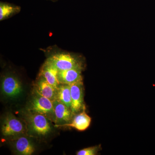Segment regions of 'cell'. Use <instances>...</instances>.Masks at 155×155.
Masks as SVG:
<instances>
[{
    "instance_id": "cell-1",
    "label": "cell",
    "mask_w": 155,
    "mask_h": 155,
    "mask_svg": "<svg viewBox=\"0 0 155 155\" xmlns=\"http://www.w3.org/2000/svg\"><path fill=\"white\" fill-rule=\"evenodd\" d=\"M28 112L42 114L55 119L53 101L35 92L27 107Z\"/></svg>"
},
{
    "instance_id": "cell-2",
    "label": "cell",
    "mask_w": 155,
    "mask_h": 155,
    "mask_svg": "<svg viewBox=\"0 0 155 155\" xmlns=\"http://www.w3.org/2000/svg\"><path fill=\"white\" fill-rule=\"evenodd\" d=\"M49 60L59 71L69 70L82 67L83 64L80 59L69 53H59L50 57Z\"/></svg>"
},
{
    "instance_id": "cell-3",
    "label": "cell",
    "mask_w": 155,
    "mask_h": 155,
    "mask_svg": "<svg viewBox=\"0 0 155 155\" xmlns=\"http://www.w3.org/2000/svg\"><path fill=\"white\" fill-rule=\"evenodd\" d=\"M28 112L27 122L31 131L40 136L48 135L51 132V127L46 116L42 114Z\"/></svg>"
},
{
    "instance_id": "cell-4",
    "label": "cell",
    "mask_w": 155,
    "mask_h": 155,
    "mask_svg": "<svg viewBox=\"0 0 155 155\" xmlns=\"http://www.w3.org/2000/svg\"><path fill=\"white\" fill-rule=\"evenodd\" d=\"M2 94L9 98H16L22 94V84L16 76L7 74L3 78L2 82Z\"/></svg>"
},
{
    "instance_id": "cell-5",
    "label": "cell",
    "mask_w": 155,
    "mask_h": 155,
    "mask_svg": "<svg viewBox=\"0 0 155 155\" xmlns=\"http://www.w3.org/2000/svg\"><path fill=\"white\" fill-rule=\"evenodd\" d=\"M72 105L71 110L73 115L85 109L84 102V86L82 80L69 84Z\"/></svg>"
},
{
    "instance_id": "cell-6",
    "label": "cell",
    "mask_w": 155,
    "mask_h": 155,
    "mask_svg": "<svg viewBox=\"0 0 155 155\" xmlns=\"http://www.w3.org/2000/svg\"><path fill=\"white\" fill-rule=\"evenodd\" d=\"M2 131L5 136H14L24 133L25 128L20 120L12 114H9L4 119Z\"/></svg>"
},
{
    "instance_id": "cell-7",
    "label": "cell",
    "mask_w": 155,
    "mask_h": 155,
    "mask_svg": "<svg viewBox=\"0 0 155 155\" xmlns=\"http://www.w3.org/2000/svg\"><path fill=\"white\" fill-rule=\"evenodd\" d=\"M58 72L59 70L48 59L41 69L39 76L44 77L50 84L58 89L61 84L58 79Z\"/></svg>"
},
{
    "instance_id": "cell-8",
    "label": "cell",
    "mask_w": 155,
    "mask_h": 155,
    "mask_svg": "<svg viewBox=\"0 0 155 155\" xmlns=\"http://www.w3.org/2000/svg\"><path fill=\"white\" fill-rule=\"evenodd\" d=\"M35 91L53 101L56 99L57 89L50 84L44 77L39 76L35 83Z\"/></svg>"
},
{
    "instance_id": "cell-9",
    "label": "cell",
    "mask_w": 155,
    "mask_h": 155,
    "mask_svg": "<svg viewBox=\"0 0 155 155\" xmlns=\"http://www.w3.org/2000/svg\"><path fill=\"white\" fill-rule=\"evenodd\" d=\"M83 68H74L69 70L59 71L58 79L61 84H70L82 80L81 72Z\"/></svg>"
},
{
    "instance_id": "cell-10",
    "label": "cell",
    "mask_w": 155,
    "mask_h": 155,
    "mask_svg": "<svg viewBox=\"0 0 155 155\" xmlns=\"http://www.w3.org/2000/svg\"><path fill=\"white\" fill-rule=\"evenodd\" d=\"M85 109H84L82 112L77 114L74 117L71 123H66L63 125H57L56 126L72 127L80 131L86 130L91 125V119L86 114Z\"/></svg>"
},
{
    "instance_id": "cell-11",
    "label": "cell",
    "mask_w": 155,
    "mask_h": 155,
    "mask_svg": "<svg viewBox=\"0 0 155 155\" xmlns=\"http://www.w3.org/2000/svg\"><path fill=\"white\" fill-rule=\"evenodd\" d=\"M53 104L56 122H65V124L69 122L73 116L71 109L56 99L53 101Z\"/></svg>"
},
{
    "instance_id": "cell-12",
    "label": "cell",
    "mask_w": 155,
    "mask_h": 155,
    "mask_svg": "<svg viewBox=\"0 0 155 155\" xmlns=\"http://www.w3.org/2000/svg\"><path fill=\"white\" fill-rule=\"evenodd\" d=\"M14 147L17 153L22 155H31L34 152V146L30 140L25 137H20L15 140Z\"/></svg>"
},
{
    "instance_id": "cell-13",
    "label": "cell",
    "mask_w": 155,
    "mask_h": 155,
    "mask_svg": "<svg viewBox=\"0 0 155 155\" xmlns=\"http://www.w3.org/2000/svg\"><path fill=\"white\" fill-rule=\"evenodd\" d=\"M56 99L71 109L72 99L69 84H61L59 85L57 89Z\"/></svg>"
},
{
    "instance_id": "cell-14",
    "label": "cell",
    "mask_w": 155,
    "mask_h": 155,
    "mask_svg": "<svg viewBox=\"0 0 155 155\" xmlns=\"http://www.w3.org/2000/svg\"><path fill=\"white\" fill-rule=\"evenodd\" d=\"M20 8L8 3L1 2L0 4V20L7 19L12 15L19 13Z\"/></svg>"
},
{
    "instance_id": "cell-15",
    "label": "cell",
    "mask_w": 155,
    "mask_h": 155,
    "mask_svg": "<svg viewBox=\"0 0 155 155\" xmlns=\"http://www.w3.org/2000/svg\"><path fill=\"white\" fill-rule=\"evenodd\" d=\"M101 148V146L89 147L81 150L76 153L77 155H97Z\"/></svg>"
}]
</instances>
